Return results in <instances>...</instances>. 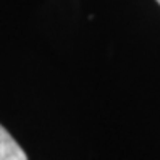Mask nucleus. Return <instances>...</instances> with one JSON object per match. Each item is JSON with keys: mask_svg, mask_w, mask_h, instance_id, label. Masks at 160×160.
I'll return each mask as SVG.
<instances>
[{"mask_svg": "<svg viewBox=\"0 0 160 160\" xmlns=\"http://www.w3.org/2000/svg\"><path fill=\"white\" fill-rule=\"evenodd\" d=\"M0 160H28V155L21 146L2 125H0Z\"/></svg>", "mask_w": 160, "mask_h": 160, "instance_id": "1", "label": "nucleus"}, {"mask_svg": "<svg viewBox=\"0 0 160 160\" xmlns=\"http://www.w3.org/2000/svg\"><path fill=\"white\" fill-rule=\"evenodd\" d=\"M157 3H158V5H160V0H157Z\"/></svg>", "mask_w": 160, "mask_h": 160, "instance_id": "2", "label": "nucleus"}]
</instances>
